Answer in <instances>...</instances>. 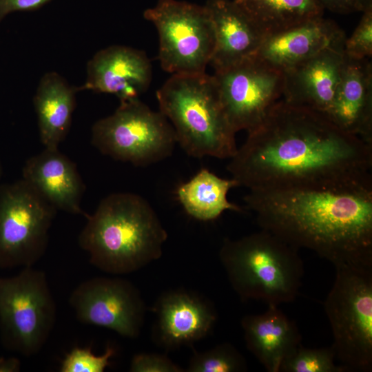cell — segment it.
<instances>
[{
    "label": "cell",
    "instance_id": "cell-1",
    "mask_svg": "<svg viewBox=\"0 0 372 372\" xmlns=\"http://www.w3.org/2000/svg\"><path fill=\"white\" fill-rule=\"evenodd\" d=\"M227 167L249 190L372 184V145L319 111L279 100Z\"/></svg>",
    "mask_w": 372,
    "mask_h": 372
},
{
    "label": "cell",
    "instance_id": "cell-20",
    "mask_svg": "<svg viewBox=\"0 0 372 372\" xmlns=\"http://www.w3.org/2000/svg\"><path fill=\"white\" fill-rule=\"evenodd\" d=\"M244 316L241 327L247 349L269 372H280L284 360L301 345L298 327L276 305Z\"/></svg>",
    "mask_w": 372,
    "mask_h": 372
},
{
    "label": "cell",
    "instance_id": "cell-26",
    "mask_svg": "<svg viewBox=\"0 0 372 372\" xmlns=\"http://www.w3.org/2000/svg\"><path fill=\"white\" fill-rule=\"evenodd\" d=\"M115 353L112 347H107L102 355L94 354L90 347H74L63 360L61 372H103L110 364Z\"/></svg>",
    "mask_w": 372,
    "mask_h": 372
},
{
    "label": "cell",
    "instance_id": "cell-8",
    "mask_svg": "<svg viewBox=\"0 0 372 372\" xmlns=\"http://www.w3.org/2000/svg\"><path fill=\"white\" fill-rule=\"evenodd\" d=\"M56 304L47 276L32 267L0 277V335L7 349L23 356L37 353L55 323Z\"/></svg>",
    "mask_w": 372,
    "mask_h": 372
},
{
    "label": "cell",
    "instance_id": "cell-23",
    "mask_svg": "<svg viewBox=\"0 0 372 372\" xmlns=\"http://www.w3.org/2000/svg\"><path fill=\"white\" fill-rule=\"evenodd\" d=\"M234 1L265 37L322 17L324 12L316 0Z\"/></svg>",
    "mask_w": 372,
    "mask_h": 372
},
{
    "label": "cell",
    "instance_id": "cell-4",
    "mask_svg": "<svg viewBox=\"0 0 372 372\" xmlns=\"http://www.w3.org/2000/svg\"><path fill=\"white\" fill-rule=\"evenodd\" d=\"M156 99L187 154L220 159L235 154L236 132L223 110L214 75L172 74L157 90Z\"/></svg>",
    "mask_w": 372,
    "mask_h": 372
},
{
    "label": "cell",
    "instance_id": "cell-24",
    "mask_svg": "<svg viewBox=\"0 0 372 372\" xmlns=\"http://www.w3.org/2000/svg\"><path fill=\"white\" fill-rule=\"evenodd\" d=\"M246 370L245 358L229 343L220 344L207 351L196 353L187 368L188 372H238Z\"/></svg>",
    "mask_w": 372,
    "mask_h": 372
},
{
    "label": "cell",
    "instance_id": "cell-14",
    "mask_svg": "<svg viewBox=\"0 0 372 372\" xmlns=\"http://www.w3.org/2000/svg\"><path fill=\"white\" fill-rule=\"evenodd\" d=\"M152 76L151 63L144 52L112 45L88 61L85 83L77 90L112 94L122 102L138 99L147 90Z\"/></svg>",
    "mask_w": 372,
    "mask_h": 372
},
{
    "label": "cell",
    "instance_id": "cell-7",
    "mask_svg": "<svg viewBox=\"0 0 372 372\" xmlns=\"http://www.w3.org/2000/svg\"><path fill=\"white\" fill-rule=\"evenodd\" d=\"M91 142L103 154L138 167L169 157L177 143L167 118L138 99L121 102L113 114L98 120Z\"/></svg>",
    "mask_w": 372,
    "mask_h": 372
},
{
    "label": "cell",
    "instance_id": "cell-11",
    "mask_svg": "<svg viewBox=\"0 0 372 372\" xmlns=\"http://www.w3.org/2000/svg\"><path fill=\"white\" fill-rule=\"evenodd\" d=\"M220 99L235 132L256 127L282 96L283 72L256 56L215 72Z\"/></svg>",
    "mask_w": 372,
    "mask_h": 372
},
{
    "label": "cell",
    "instance_id": "cell-21",
    "mask_svg": "<svg viewBox=\"0 0 372 372\" xmlns=\"http://www.w3.org/2000/svg\"><path fill=\"white\" fill-rule=\"evenodd\" d=\"M77 87L58 73L45 74L34 96L41 142L45 148H58L66 136L75 109Z\"/></svg>",
    "mask_w": 372,
    "mask_h": 372
},
{
    "label": "cell",
    "instance_id": "cell-17",
    "mask_svg": "<svg viewBox=\"0 0 372 372\" xmlns=\"http://www.w3.org/2000/svg\"><path fill=\"white\" fill-rule=\"evenodd\" d=\"M344 132L372 145V65L369 59H345L327 113Z\"/></svg>",
    "mask_w": 372,
    "mask_h": 372
},
{
    "label": "cell",
    "instance_id": "cell-12",
    "mask_svg": "<svg viewBox=\"0 0 372 372\" xmlns=\"http://www.w3.org/2000/svg\"><path fill=\"white\" fill-rule=\"evenodd\" d=\"M69 303L81 323L110 329L124 338H137L143 325L146 308L141 293L121 278L86 280L72 291Z\"/></svg>",
    "mask_w": 372,
    "mask_h": 372
},
{
    "label": "cell",
    "instance_id": "cell-6",
    "mask_svg": "<svg viewBox=\"0 0 372 372\" xmlns=\"http://www.w3.org/2000/svg\"><path fill=\"white\" fill-rule=\"evenodd\" d=\"M333 285L324 302L332 347L344 371L372 369V260L334 265Z\"/></svg>",
    "mask_w": 372,
    "mask_h": 372
},
{
    "label": "cell",
    "instance_id": "cell-31",
    "mask_svg": "<svg viewBox=\"0 0 372 372\" xmlns=\"http://www.w3.org/2000/svg\"><path fill=\"white\" fill-rule=\"evenodd\" d=\"M21 368V363L17 358H0V372H19Z\"/></svg>",
    "mask_w": 372,
    "mask_h": 372
},
{
    "label": "cell",
    "instance_id": "cell-29",
    "mask_svg": "<svg viewBox=\"0 0 372 372\" xmlns=\"http://www.w3.org/2000/svg\"><path fill=\"white\" fill-rule=\"evenodd\" d=\"M49 1L50 0H0V21L12 12L37 10Z\"/></svg>",
    "mask_w": 372,
    "mask_h": 372
},
{
    "label": "cell",
    "instance_id": "cell-27",
    "mask_svg": "<svg viewBox=\"0 0 372 372\" xmlns=\"http://www.w3.org/2000/svg\"><path fill=\"white\" fill-rule=\"evenodd\" d=\"M363 13L351 36L344 41V54L351 59H369L372 55V9Z\"/></svg>",
    "mask_w": 372,
    "mask_h": 372
},
{
    "label": "cell",
    "instance_id": "cell-19",
    "mask_svg": "<svg viewBox=\"0 0 372 372\" xmlns=\"http://www.w3.org/2000/svg\"><path fill=\"white\" fill-rule=\"evenodd\" d=\"M216 36L209 64L215 72L256 55L265 36L233 0H208L205 3Z\"/></svg>",
    "mask_w": 372,
    "mask_h": 372
},
{
    "label": "cell",
    "instance_id": "cell-16",
    "mask_svg": "<svg viewBox=\"0 0 372 372\" xmlns=\"http://www.w3.org/2000/svg\"><path fill=\"white\" fill-rule=\"evenodd\" d=\"M345 39L343 30L322 16L266 36L255 56L283 72L323 50L344 47Z\"/></svg>",
    "mask_w": 372,
    "mask_h": 372
},
{
    "label": "cell",
    "instance_id": "cell-30",
    "mask_svg": "<svg viewBox=\"0 0 372 372\" xmlns=\"http://www.w3.org/2000/svg\"><path fill=\"white\" fill-rule=\"evenodd\" d=\"M322 8L330 11L347 14L355 10L353 0H316Z\"/></svg>",
    "mask_w": 372,
    "mask_h": 372
},
{
    "label": "cell",
    "instance_id": "cell-22",
    "mask_svg": "<svg viewBox=\"0 0 372 372\" xmlns=\"http://www.w3.org/2000/svg\"><path fill=\"white\" fill-rule=\"evenodd\" d=\"M239 186L233 178H223L203 168L187 182L181 184L177 198L188 215L200 221L218 218L225 211H242L227 199L229 191Z\"/></svg>",
    "mask_w": 372,
    "mask_h": 372
},
{
    "label": "cell",
    "instance_id": "cell-2",
    "mask_svg": "<svg viewBox=\"0 0 372 372\" xmlns=\"http://www.w3.org/2000/svg\"><path fill=\"white\" fill-rule=\"evenodd\" d=\"M260 229L333 265L372 260V184L249 190Z\"/></svg>",
    "mask_w": 372,
    "mask_h": 372
},
{
    "label": "cell",
    "instance_id": "cell-5",
    "mask_svg": "<svg viewBox=\"0 0 372 372\" xmlns=\"http://www.w3.org/2000/svg\"><path fill=\"white\" fill-rule=\"evenodd\" d=\"M298 249L265 229L225 239L219 259L242 300L278 306L297 297L304 274Z\"/></svg>",
    "mask_w": 372,
    "mask_h": 372
},
{
    "label": "cell",
    "instance_id": "cell-18",
    "mask_svg": "<svg viewBox=\"0 0 372 372\" xmlns=\"http://www.w3.org/2000/svg\"><path fill=\"white\" fill-rule=\"evenodd\" d=\"M22 178L57 210L87 216L81 207L83 180L76 165L58 148H45L28 158Z\"/></svg>",
    "mask_w": 372,
    "mask_h": 372
},
{
    "label": "cell",
    "instance_id": "cell-32",
    "mask_svg": "<svg viewBox=\"0 0 372 372\" xmlns=\"http://www.w3.org/2000/svg\"><path fill=\"white\" fill-rule=\"evenodd\" d=\"M356 11L364 12L372 9V0H353Z\"/></svg>",
    "mask_w": 372,
    "mask_h": 372
},
{
    "label": "cell",
    "instance_id": "cell-13",
    "mask_svg": "<svg viewBox=\"0 0 372 372\" xmlns=\"http://www.w3.org/2000/svg\"><path fill=\"white\" fill-rule=\"evenodd\" d=\"M154 342L174 350L204 338L214 327L217 314L213 304L196 293L183 289L163 293L155 303Z\"/></svg>",
    "mask_w": 372,
    "mask_h": 372
},
{
    "label": "cell",
    "instance_id": "cell-28",
    "mask_svg": "<svg viewBox=\"0 0 372 372\" xmlns=\"http://www.w3.org/2000/svg\"><path fill=\"white\" fill-rule=\"evenodd\" d=\"M131 372H182L183 369L167 356L141 353L134 355L130 365Z\"/></svg>",
    "mask_w": 372,
    "mask_h": 372
},
{
    "label": "cell",
    "instance_id": "cell-3",
    "mask_svg": "<svg viewBox=\"0 0 372 372\" xmlns=\"http://www.w3.org/2000/svg\"><path fill=\"white\" fill-rule=\"evenodd\" d=\"M79 236L90 262L107 273L134 272L158 260L167 233L142 196L117 192L105 197Z\"/></svg>",
    "mask_w": 372,
    "mask_h": 372
},
{
    "label": "cell",
    "instance_id": "cell-15",
    "mask_svg": "<svg viewBox=\"0 0 372 372\" xmlns=\"http://www.w3.org/2000/svg\"><path fill=\"white\" fill-rule=\"evenodd\" d=\"M344 47L329 48L283 71V100L329 112L340 82Z\"/></svg>",
    "mask_w": 372,
    "mask_h": 372
},
{
    "label": "cell",
    "instance_id": "cell-10",
    "mask_svg": "<svg viewBox=\"0 0 372 372\" xmlns=\"http://www.w3.org/2000/svg\"><path fill=\"white\" fill-rule=\"evenodd\" d=\"M56 211L23 178L0 185V268L32 267L43 257Z\"/></svg>",
    "mask_w": 372,
    "mask_h": 372
},
{
    "label": "cell",
    "instance_id": "cell-25",
    "mask_svg": "<svg viewBox=\"0 0 372 372\" xmlns=\"http://www.w3.org/2000/svg\"><path fill=\"white\" fill-rule=\"evenodd\" d=\"M333 347L309 349L299 346L282 362L280 372H343L335 362Z\"/></svg>",
    "mask_w": 372,
    "mask_h": 372
},
{
    "label": "cell",
    "instance_id": "cell-9",
    "mask_svg": "<svg viewBox=\"0 0 372 372\" xmlns=\"http://www.w3.org/2000/svg\"><path fill=\"white\" fill-rule=\"evenodd\" d=\"M156 27L161 68L172 74L205 72L216 44L209 12L201 6L178 0H158L143 12Z\"/></svg>",
    "mask_w": 372,
    "mask_h": 372
},
{
    "label": "cell",
    "instance_id": "cell-33",
    "mask_svg": "<svg viewBox=\"0 0 372 372\" xmlns=\"http://www.w3.org/2000/svg\"><path fill=\"white\" fill-rule=\"evenodd\" d=\"M1 176H2V167H1V164L0 161V180H1Z\"/></svg>",
    "mask_w": 372,
    "mask_h": 372
}]
</instances>
